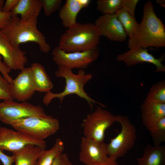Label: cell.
Listing matches in <instances>:
<instances>
[{"instance_id": "9c48e42d", "label": "cell", "mask_w": 165, "mask_h": 165, "mask_svg": "<svg viewBox=\"0 0 165 165\" xmlns=\"http://www.w3.org/2000/svg\"><path fill=\"white\" fill-rule=\"evenodd\" d=\"M47 114L40 106L26 101L18 103L4 100L0 102V120L7 125L20 119L31 116H44Z\"/></svg>"}, {"instance_id": "836d02e7", "label": "cell", "mask_w": 165, "mask_h": 165, "mask_svg": "<svg viewBox=\"0 0 165 165\" xmlns=\"http://www.w3.org/2000/svg\"><path fill=\"white\" fill-rule=\"evenodd\" d=\"M2 150L0 148V160L3 165H12L14 162V156H7L3 152Z\"/></svg>"}, {"instance_id": "1f68e13d", "label": "cell", "mask_w": 165, "mask_h": 165, "mask_svg": "<svg viewBox=\"0 0 165 165\" xmlns=\"http://www.w3.org/2000/svg\"><path fill=\"white\" fill-rule=\"evenodd\" d=\"M11 17V13L0 11V29L4 28L8 24Z\"/></svg>"}, {"instance_id": "3957f363", "label": "cell", "mask_w": 165, "mask_h": 165, "mask_svg": "<svg viewBox=\"0 0 165 165\" xmlns=\"http://www.w3.org/2000/svg\"><path fill=\"white\" fill-rule=\"evenodd\" d=\"M55 75L57 78L61 77L64 79L66 83L65 88L63 91L58 93L51 91L46 93L42 100L45 105H48L55 98H58L61 103L66 96L75 94L85 100L91 108H93V104L95 103L99 104L102 107H105L104 105L91 98L84 90L85 86L92 78L93 75L91 73L86 74L83 69H81L77 74H75L72 69L60 66H58Z\"/></svg>"}, {"instance_id": "30bf717a", "label": "cell", "mask_w": 165, "mask_h": 165, "mask_svg": "<svg viewBox=\"0 0 165 165\" xmlns=\"http://www.w3.org/2000/svg\"><path fill=\"white\" fill-rule=\"evenodd\" d=\"M0 127V148L12 152L28 144H34L45 149L46 142L27 133Z\"/></svg>"}, {"instance_id": "8fae6325", "label": "cell", "mask_w": 165, "mask_h": 165, "mask_svg": "<svg viewBox=\"0 0 165 165\" xmlns=\"http://www.w3.org/2000/svg\"><path fill=\"white\" fill-rule=\"evenodd\" d=\"M149 50L134 46L129 50L118 55L116 60L118 61L123 62L128 67L144 63H150L155 66L156 72H165V65L162 64L164 60V55L156 58L148 52Z\"/></svg>"}, {"instance_id": "7a4b0ae2", "label": "cell", "mask_w": 165, "mask_h": 165, "mask_svg": "<svg viewBox=\"0 0 165 165\" xmlns=\"http://www.w3.org/2000/svg\"><path fill=\"white\" fill-rule=\"evenodd\" d=\"M37 18L22 20L18 16H12L8 24L1 31L13 47L20 48L21 44L29 42L36 43L40 50L49 52L50 45L43 34L38 29Z\"/></svg>"}, {"instance_id": "ba28073f", "label": "cell", "mask_w": 165, "mask_h": 165, "mask_svg": "<svg viewBox=\"0 0 165 165\" xmlns=\"http://www.w3.org/2000/svg\"><path fill=\"white\" fill-rule=\"evenodd\" d=\"M51 53L53 61L58 66H63L72 70L83 69L97 59L100 50L97 46L84 51L67 52L57 46L53 49Z\"/></svg>"}, {"instance_id": "603a6c76", "label": "cell", "mask_w": 165, "mask_h": 165, "mask_svg": "<svg viewBox=\"0 0 165 165\" xmlns=\"http://www.w3.org/2000/svg\"><path fill=\"white\" fill-rule=\"evenodd\" d=\"M115 14L127 36L129 38L132 37L135 33L139 25L135 17L130 15L126 9L123 8L119 9Z\"/></svg>"}, {"instance_id": "f546056e", "label": "cell", "mask_w": 165, "mask_h": 165, "mask_svg": "<svg viewBox=\"0 0 165 165\" xmlns=\"http://www.w3.org/2000/svg\"><path fill=\"white\" fill-rule=\"evenodd\" d=\"M52 165H73L68 155L62 153L55 159Z\"/></svg>"}, {"instance_id": "4316f807", "label": "cell", "mask_w": 165, "mask_h": 165, "mask_svg": "<svg viewBox=\"0 0 165 165\" xmlns=\"http://www.w3.org/2000/svg\"><path fill=\"white\" fill-rule=\"evenodd\" d=\"M42 8L47 16H50L61 7L62 0H40Z\"/></svg>"}, {"instance_id": "83f0119b", "label": "cell", "mask_w": 165, "mask_h": 165, "mask_svg": "<svg viewBox=\"0 0 165 165\" xmlns=\"http://www.w3.org/2000/svg\"><path fill=\"white\" fill-rule=\"evenodd\" d=\"M10 84L0 74V100L13 101Z\"/></svg>"}, {"instance_id": "d6a6232c", "label": "cell", "mask_w": 165, "mask_h": 165, "mask_svg": "<svg viewBox=\"0 0 165 165\" xmlns=\"http://www.w3.org/2000/svg\"><path fill=\"white\" fill-rule=\"evenodd\" d=\"M19 1V0H6L4 3L2 11L5 13H11Z\"/></svg>"}, {"instance_id": "f1b7e54d", "label": "cell", "mask_w": 165, "mask_h": 165, "mask_svg": "<svg viewBox=\"0 0 165 165\" xmlns=\"http://www.w3.org/2000/svg\"><path fill=\"white\" fill-rule=\"evenodd\" d=\"M139 1V0H122V8L126 9L130 15L135 17L136 7Z\"/></svg>"}, {"instance_id": "ac0fdd59", "label": "cell", "mask_w": 165, "mask_h": 165, "mask_svg": "<svg viewBox=\"0 0 165 165\" xmlns=\"http://www.w3.org/2000/svg\"><path fill=\"white\" fill-rule=\"evenodd\" d=\"M42 8L40 0H19L11 13L12 16L20 15L21 20H27L37 18Z\"/></svg>"}, {"instance_id": "6da1fadb", "label": "cell", "mask_w": 165, "mask_h": 165, "mask_svg": "<svg viewBox=\"0 0 165 165\" xmlns=\"http://www.w3.org/2000/svg\"><path fill=\"white\" fill-rule=\"evenodd\" d=\"M128 46L130 49L134 46L145 49L165 46V26L150 1L144 4L141 20L135 34L129 38Z\"/></svg>"}, {"instance_id": "5bb4252c", "label": "cell", "mask_w": 165, "mask_h": 165, "mask_svg": "<svg viewBox=\"0 0 165 165\" xmlns=\"http://www.w3.org/2000/svg\"><path fill=\"white\" fill-rule=\"evenodd\" d=\"M26 52L20 48L11 45L0 29V55L3 58L4 64L11 70H20L24 68L27 61Z\"/></svg>"}, {"instance_id": "4fadbf2b", "label": "cell", "mask_w": 165, "mask_h": 165, "mask_svg": "<svg viewBox=\"0 0 165 165\" xmlns=\"http://www.w3.org/2000/svg\"><path fill=\"white\" fill-rule=\"evenodd\" d=\"M94 24L101 36L118 42H124L126 39L127 35L116 14H103L96 20Z\"/></svg>"}, {"instance_id": "e0dca14e", "label": "cell", "mask_w": 165, "mask_h": 165, "mask_svg": "<svg viewBox=\"0 0 165 165\" xmlns=\"http://www.w3.org/2000/svg\"><path fill=\"white\" fill-rule=\"evenodd\" d=\"M90 2L89 0H66L60 8L59 13L63 26L68 29L75 24L79 12L87 7Z\"/></svg>"}, {"instance_id": "44dd1931", "label": "cell", "mask_w": 165, "mask_h": 165, "mask_svg": "<svg viewBox=\"0 0 165 165\" xmlns=\"http://www.w3.org/2000/svg\"><path fill=\"white\" fill-rule=\"evenodd\" d=\"M30 67L35 91L46 93L50 91L53 85L44 67L35 63Z\"/></svg>"}, {"instance_id": "5b68a950", "label": "cell", "mask_w": 165, "mask_h": 165, "mask_svg": "<svg viewBox=\"0 0 165 165\" xmlns=\"http://www.w3.org/2000/svg\"><path fill=\"white\" fill-rule=\"evenodd\" d=\"M10 125L16 130L27 133L42 140L55 133L60 128L58 120L47 115L18 119Z\"/></svg>"}, {"instance_id": "277c9868", "label": "cell", "mask_w": 165, "mask_h": 165, "mask_svg": "<svg viewBox=\"0 0 165 165\" xmlns=\"http://www.w3.org/2000/svg\"><path fill=\"white\" fill-rule=\"evenodd\" d=\"M101 36L94 24L76 22L61 36L58 46L67 52L86 51L97 46Z\"/></svg>"}, {"instance_id": "9a60e30c", "label": "cell", "mask_w": 165, "mask_h": 165, "mask_svg": "<svg viewBox=\"0 0 165 165\" xmlns=\"http://www.w3.org/2000/svg\"><path fill=\"white\" fill-rule=\"evenodd\" d=\"M13 97L20 101L29 100L35 91L30 67H25L10 84Z\"/></svg>"}, {"instance_id": "52a82bcc", "label": "cell", "mask_w": 165, "mask_h": 165, "mask_svg": "<svg viewBox=\"0 0 165 165\" xmlns=\"http://www.w3.org/2000/svg\"><path fill=\"white\" fill-rule=\"evenodd\" d=\"M116 122V116L102 109L101 106H97L83 121L84 136L96 142H104L106 130Z\"/></svg>"}, {"instance_id": "2e32d148", "label": "cell", "mask_w": 165, "mask_h": 165, "mask_svg": "<svg viewBox=\"0 0 165 165\" xmlns=\"http://www.w3.org/2000/svg\"><path fill=\"white\" fill-rule=\"evenodd\" d=\"M141 112L143 124L149 130L165 117V103L145 98L141 105Z\"/></svg>"}, {"instance_id": "7402d4cb", "label": "cell", "mask_w": 165, "mask_h": 165, "mask_svg": "<svg viewBox=\"0 0 165 165\" xmlns=\"http://www.w3.org/2000/svg\"><path fill=\"white\" fill-rule=\"evenodd\" d=\"M64 148V144L62 140L58 138L54 145L50 149H44L35 165H52L55 159L63 153Z\"/></svg>"}, {"instance_id": "8d00e7d4", "label": "cell", "mask_w": 165, "mask_h": 165, "mask_svg": "<svg viewBox=\"0 0 165 165\" xmlns=\"http://www.w3.org/2000/svg\"><path fill=\"white\" fill-rule=\"evenodd\" d=\"M4 3V1L0 0V11H2V8Z\"/></svg>"}, {"instance_id": "d6986e66", "label": "cell", "mask_w": 165, "mask_h": 165, "mask_svg": "<svg viewBox=\"0 0 165 165\" xmlns=\"http://www.w3.org/2000/svg\"><path fill=\"white\" fill-rule=\"evenodd\" d=\"M137 160L138 165H165V146L148 145Z\"/></svg>"}, {"instance_id": "ffe728a7", "label": "cell", "mask_w": 165, "mask_h": 165, "mask_svg": "<svg viewBox=\"0 0 165 165\" xmlns=\"http://www.w3.org/2000/svg\"><path fill=\"white\" fill-rule=\"evenodd\" d=\"M44 149L34 144H28L21 149L12 152L14 156V165H35Z\"/></svg>"}, {"instance_id": "7c38bea8", "label": "cell", "mask_w": 165, "mask_h": 165, "mask_svg": "<svg viewBox=\"0 0 165 165\" xmlns=\"http://www.w3.org/2000/svg\"><path fill=\"white\" fill-rule=\"evenodd\" d=\"M80 148L79 159L84 165L97 164L104 161L108 156L104 142H97L82 137Z\"/></svg>"}, {"instance_id": "4dcf8cb0", "label": "cell", "mask_w": 165, "mask_h": 165, "mask_svg": "<svg viewBox=\"0 0 165 165\" xmlns=\"http://www.w3.org/2000/svg\"><path fill=\"white\" fill-rule=\"evenodd\" d=\"M2 58L0 55V72L2 76L10 84L13 80L9 75L11 70L7 67L2 61Z\"/></svg>"}, {"instance_id": "484cf974", "label": "cell", "mask_w": 165, "mask_h": 165, "mask_svg": "<svg viewBox=\"0 0 165 165\" xmlns=\"http://www.w3.org/2000/svg\"><path fill=\"white\" fill-rule=\"evenodd\" d=\"M154 145H159L165 141V117L161 119L149 130Z\"/></svg>"}, {"instance_id": "d590c367", "label": "cell", "mask_w": 165, "mask_h": 165, "mask_svg": "<svg viewBox=\"0 0 165 165\" xmlns=\"http://www.w3.org/2000/svg\"><path fill=\"white\" fill-rule=\"evenodd\" d=\"M156 4H159L163 7H165V1L164 0H156Z\"/></svg>"}, {"instance_id": "e575fe53", "label": "cell", "mask_w": 165, "mask_h": 165, "mask_svg": "<svg viewBox=\"0 0 165 165\" xmlns=\"http://www.w3.org/2000/svg\"><path fill=\"white\" fill-rule=\"evenodd\" d=\"M95 165H119L116 162V159L110 157L108 156L104 161Z\"/></svg>"}, {"instance_id": "cb8c5ba5", "label": "cell", "mask_w": 165, "mask_h": 165, "mask_svg": "<svg viewBox=\"0 0 165 165\" xmlns=\"http://www.w3.org/2000/svg\"><path fill=\"white\" fill-rule=\"evenodd\" d=\"M146 98L157 102L165 103V81L154 84L150 89Z\"/></svg>"}, {"instance_id": "8992f818", "label": "cell", "mask_w": 165, "mask_h": 165, "mask_svg": "<svg viewBox=\"0 0 165 165\" xmlns=\"http://www.w3.org/2000/svg\"><path fill=\"white\" fill-rule=\"evenodd\" d=\"M116 122L121 127L120 132L106 144L108 156L116 159L124 156L134 146L137 138L136 129L126 116L116 115Z\"/></svg>"}, {"instance_id": "d4e9b609", "label": "cell", "mask_w": 165, "mask_h": 165, "mask_svg": "<svg viewBox=\"0 0 165 165\" xmlns=\"http://www.w3.org/2000/svg\"><path fill=\"white\" fill-rule=\"evenodd\" d=\"M122 0H98L97 9L103 14H113L122 8Z\"/></svg>"}]
</instances>
